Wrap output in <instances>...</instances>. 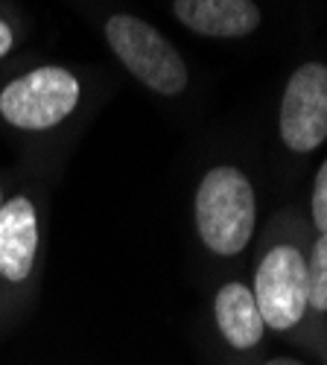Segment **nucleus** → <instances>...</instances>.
I'll return each instance as SVG.
<instances>
[{"mask_svg": "<svg viewBox=\"0 0 327 365\" xmlns=\"http://www.w3.org/2000/svg\"><path fill=\"white\" fill-rule=\"evenodd\" d=\"M202 242L217 255H237L254 234V190L237 167H214L196 193Z\"/></svg>", "mask_w": 327, "mask_h": 365, "instance_id": "f257e3e1", "label": "nucleus"}, {"mask_svg": "<svg viewBox=\"0 0 327 365\" xmlns=\"http://www.w3.org/2000/svg\"><path fill=\"white\" fill-rule=\"evenodd\" d=\"M105 38L114 56L137 76L146 88L175 97L187 88V65L178 50L158 33L152 24L135 15H114L105 24Z\"/></svg>", "mask_w": 327, "mask_h": 365, "instance_id": "f03ea898", "label": "nucleus"}, {"mask_svg": "<svg viewBox=\"0 0 327 365\" xmlns=\"http://www.w3.org/2000/svg\"><path fill=\"white\" fill-rule=\"evenodd\" d=\"M79 82L65 68H38L0 94V114L18 129H50L76 108Z\"/></svg>", "mask_w": 327, "mask_h": 365, "instance_id": "7ed1b4c3", "label": "nucleus"}, {"mask_svg": "<svg viewBox=\"0 0 327 365\" xmlns=\"http://www.w3.org/2000/svg\"><path fill=\"white\" fill-rule=\"evenodd\" d=\"M254 301L263 324L289 330L307 313V260L299 249L278 246L263 257L254 275Z\"/></svg>", "mask_w": 327, "mask_h": 365, "instance_id": "20e7f679", "label": "nucleus"}, {"mask_svg": "<svg viewBox=\"0 0 327 365\" xmlns=\"http://www.w3.org/2000/svg\"><path fill=\"white\" fill-rule=\"evenodd\" d=\"M281 138L292 152H313L327 138V65L307 62L289 76L281 100Z\"/></svg>", "mask_w": 327, "mask_h": 365, "instance_id": "39448f33", "label": "nucleus"}, {"mask_svg": "<svg viewBox=\"0 0 327 365\" xmlns=\"http://www.w3.org/2000/svg\"><path fill=\"white\" fill-rule=\"evenodd\" d=\"M38 222L29 199L15 196L0 205V275L6 281H26L36 263Z\"/></svg>", "mask_w": 327, "mask_h": 365, "instance_id": "423d86ee", "label": "nucleus"}, {"mask_svg": "<svg viewBox=\"0 0 327 365\" xmlns=\"http://www.w3.org/2000/svg\"><path fill=\"white\" fill-rule=\"evenodd\" d=\"M172 12L193 33L211 38H240L260 24L251 0H172Z\"/></svg>", "mask_w": 327, "mask_h": 365, "instance_id": "0eeeda50", "label": "nucleus"}, {"mask_svg": "<svg viewBox=\"0 0 327 365\" xmlns=\"http://www.w3.org/2000/svg\"><path fill=\"white\" fill-rule=\"evenodd\" d=\"M217 324H219V333L228 339V345L234 348H254L260 339H263V316L257 310V301L251 295L249 287L243 284H225L219 292H217Z\"/></svg>", "mask_w": 327, "mask_h": 365, "instance_id": "6e6552de", "label": "nucleus"}, {"mask_svg": "<svg viewBox=\"0 0 327 365\" xmlns=\"http://www.w3.org/2000/svg\"><path fill=\"white\" fill-rule=\"evenodd\" d=\"M307 304L318 313L327 310V234L316 240L307 263Z\"/></svg>", "mask_w": 327, "mask_h": 365, "instance_id": "1a4fd4ad", "label": "nucleus"}, {"mask_svg": "<svg viewBox=\"0 0 327 365\" xmlns=\"http://www.w3.org/2000/svg\"><path fill=\"white\" fill-rule=\"evenodd\" d=\"M313 220L321 234H327V161L316 173V187H313Z\"/></svg>", "mask_w": 327, "mask_h": 365, "instance_id": "9d476101", "label": "nucleus"}, {"mask_svg": "<svg viewBox=\"0 0 327 365\" xmlns=\"http://www.w3.org/2000/svg\"><path fill=\"white\" fill-rule=\"evenodd\" d=\"M9 47H12V29L4 21H0V58L9 53Z\"/></svg>", "mask_w": 327, "mask_h": 365, "instance_id": "9b49d317", "label": "nucleus"}, {"mask_svg": "<svg viewBox=\"0 0 327 365\" xmlns=\"http://www.w3.org/2000/svg\"><path fill=\"white\" fill-rule=\"evenodd\" d=\"M266 365H304V362H299V359H286V356H281V359H269Z\"/></svg>", "mask_w": 327, "mask_h": 365, "instance_id": "f8f14e48", "label": "nucleus"}, {"mask_svg": "<svg viewBox=\"0 0 327 365\" xmlns=\"http://www.w3.org/2000/svg\"><path fill=\"white\" fill-rule=\"evenodd\" d=\"M0 205H4V196H0Z\"/></svg>", "mask_w": 327, "mask_h": 365, "instance_id": "ddd939ff", "label": "nucleus"}]
</instances>
